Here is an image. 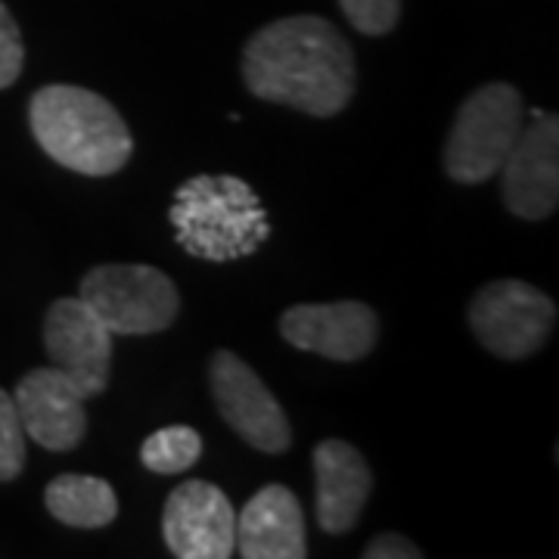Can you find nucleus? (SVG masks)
<instances>
[{"instance_id": "f257e3e1", "label": "nucleus", "mask_w": 559, "mask_h": 559, "mask_svg": "<svg viewBox=\"0 0 559 559\" xmlns=\"http://www.w3.org/2000/svg\"><path fill=\"white\" fill-rule=\"evenodd\" d=\"M242 79L259 100L326 119L355 94V53L333 22L286 16L249 38Z\"/></svg>"}, {"instance_id": "f03ea898", "label": "nucleus", "mask_w": 559, "mask_h": 559, "mask_svg": "<svg viewBox=\"0 0 559 559\" xmlns=\"http://www.w3.org/2000/svg\"><path fill=\"white\" fill-rule=\"evenodd\" d=\"M32 134L62 168L106 178L131 159L134 140L112 103L75 84H47L28 103Z\"/></svg>"}, {"instance_id": "7ed1b4c3", "label": "nucleus", "mask_w": 559, "mask_h": 559, "mask_svg": "<svg viewBox=\"0 0 559 559\" xmlns=\"http://www.w3.org/2000/svg\"><path fill=\"white\" fill-rule=\"evenodd\" d=\"M168 218L178 246L205 261H234L255 255L271 237L267 209L259 193L234 175H197L175 193Z\"/></svg>"}, {"instance_id": "20e7f679", "label": "nucleus", "mask_w": 559, "mask_h": 559, "mask_svg": "<svg viewBox=\"0 0 559 559\" xmlns=\"http://www.w3.org/2000/svg\"><path fill=\"white\" fill-rule=\"evenodd\" d=\"M522 131V97L513 84H485L460 106L444 143V171L457 183L495 178Z\"/></svg>"}, {"instance_id": "39448f33", "label": "nucleus", "mask_w": 559, "mask_h": 559, "mask_svg": "<svg viewBox=\"0 0 559 559\" xmlns=\"http://www.w3.org/2000/svg\"><path fill=\"white\" fill-rule=\"evenodd\" d=\"M81 299L109 333H162L178 318V289L168 274L150 264H100L81 280Z\"/></svg>"}, {"instance_id": "423d86ee", "label": "nucleus", "mask_w": 559, "mask_h": 559, "mask_svg": "<svg viewBox=\"0 0 559 559\" xmlns=\"http://www.w3.org/2000/svg\"><path fill=\"white\" fill-rule=\"evenodd\" d=\"M469 326L491 355L520 360L550 340L557 305L532 283L495 280L469 301Z\"/></svg>"}, {"instance_id": "0eeeda50", "label": "nucleus", "mask_w": 559, "mask_h": 559, "mask_svg": "<svg viewBox=\"0 0 559 559\" xmlns=\"http://www.w3.org/2000/svg\"><path fill=\"white\" fill-rule=\"evenodd\" d=\"M212 399L224 423L264 454H283L293 441V426L280 401L267 392L259 373L234 352H218L209 367Z\"/></svg>"}, {"instance_id": "6e6552de", "label": "nucleus", "mask_w": 559, "mask_h": 559, "mask_svg": "<svg viewBox=\"0 0 559 559\" xmlns=\"http://www.w3.org/2000/svg\"><path fill=\"white\" fill-rule=\"evenodd\" d=\"M44 348L50 364L79 385L84 399L106 392L112 370V333L81 296L50 305L44 320Z\"/></svg>"}, {"instance_id": "1a4fd4ad", "label": "nucleus", "mask_w": 559, "mask_h": 559, "mask_svg": "<svg viewBox=\"0 0 559 559\" xmlns=\"http://www.w3.org/2000/svg\"><path fill=\"white\" fill-rule=\"evenodd\" d=\"M162 532L168 550L180 559H227L237 554V513L212 481L178 485L165 503Z\"/></svg>"}, {"instance_id": "9d476101", "label": "nucleus", "mask_w": 559, "mask_h": 559, "mask_svg": "<svg viewBox=\"0 0 559 559\" xmlns=\"http://www.w3.org/2000/svg\"><path fill=\"white\" fill-rule=\"evenodd\" d=\"M500 171H503V202L516 218H550L559 205L557 116H538L535 124L522 128Z\"/></svg>"}, {"instance_id": "9b49d317", "label": "nucleus", "mask_w": 559, "mask_h": 559, "mask_svg": "<svg viewBox=\"0 0 559 559\" xmlns=\"http://www.w3.org/2000/svg\"><path fill=\"white\" fill-rule=\"evenodd\" d=\"M280 333L299 352L348 364L373 352L380 340V320L364 301L296 305L280 318Z\"/></svg>"}, {"instance_id": "f8f14e48", "label": "nucleus", "mask_w": 559, "mask_h": 559, "mask_svg": "<svg viewBox=\"0 0 559 559\" xmlns=\"http://www.w3.org/2000/svg\"><path fill=\"white\" fill-rule=\"evenodd\" d=\"M22 429L47 451H72L87 432L84 395L57 367H38L16 385Z\"/></svg>"}, {"instance_id": "ddd939ff", "label": "nucleus", "mask_w": 559, "mask_h": 559, "mask_svg": "<svg viewBox=\"0 0 559 559\" xmlns=\"http://www.w3.org/2000/svg\"><path fill=\"white\" fill-rule=\"evenodd\" d=\"M318 522L330 535H345L360 520V510L373 491V473L358 448L348 441H320L314 448Z\"/></svg>"}, {"instance_id": "4468645a", "label": "nucleus", "mask_w": 559, "mask_h": 559, "mask_svg": "<svg viewBox=\"0 0 559 559\" xmlns=\"http://www.w3.org/2000/svg\"><path fill=\"white\" fill-rule=\"evenodd\" d=\"M237 554L246 559H305L299 498L286 485H267L237 516Z\"/></svg>"}, {"instance_id": "2eb2a0df", "label": "nucleus", "mask_w": 559, "mask_h": 559, "mask_svg": "<svg viewBox=\"0 0 559 559\" xmlns=\"http://www.w3.org/2000/svg\"><path fill=\"white\" fill-rule=\"evenodd\" d=\"M44 503L57 520L75 528H103L119 516V498L112 485L79 473H66L50 481L44 491Z\"/></svg>"}, {"instance_id": "dca6fc26", "label": "nucleus", "mask_w": 559, "mask_h": 559, "mask_svg": "<svg viewBox=\"0 0 559 559\" xmlns=\"http://www.w3.org/2000/svg\"><path fill=\"white\" fill-rule=\"evenodd\" d=\"M202 457V439L190 426H165L153 432L140 448V460L150 473L159 476H175L187 473L197 460Z\"/></svg>"}, {"instance_id": "f3484780", "label": "nucleus", "mask_w": 559, "mask_h": 559, "mask_svg": "<svg viewBox=\"0 0 559 559\" xmlns=\"http://www.w3.org/2000/svg\"><path fill=\"white\" fill-rule=\"evenodd\" d=\"M25 466V429L13 395L0 389V481H13Z\"/></svg>"}, {"instance_id": "a211bd4d", "label": "nucleus", "mask_w": 559, "mask_h": 559, "mask_svg": "<svg viewBox=\"0 0 559 559\" xmlns=\"http://www.w3.org/2000/svg\"><path fill=\"white\" fill-rule=\"evenodd\" d=\"M340 7L360 35H385L401 16V0H340Z\"/></svg>"}, {"instance_id": "6ab92c4d", "label": "nucleus", "mask_w": 559, "mask_h": 559, "mask_svg": "<svg viewBox=\"0 0 559 559\" xmlns=\"http://www.w3.org/2000/svg\"><path fill=\"white\" fill-rule=\"evenodd\" d=\"M22 62H25V47H22L20 25L13 13L0 3V91L20 79Z\"/></svg>"}, {"instance_id": "aec40b11", "label": "nucleus", "mask_w": 559, "mask_h": 559, "mask_svg": "<svg viewBox=\"0 0 559 559\" xmlns=\"http://www.w3.org/2000/svg\"><path fill=\"white\" fill-rule=\"evenodd\" d=\"M419 547H414L407 538H401V535H392V532H385L380 538H373L367 544V550H364V559H419Z\"/></svg>"}]
</instances>
